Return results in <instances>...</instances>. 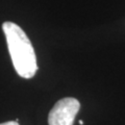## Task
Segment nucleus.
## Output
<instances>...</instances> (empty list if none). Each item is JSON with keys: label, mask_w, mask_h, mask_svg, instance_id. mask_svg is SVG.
I'll return each instance as SVG.
<instances>
[{"label": "nucleus", "mask_w": 125, "mask_h": 125, "mask_svg": "<svg viewBox=\"0 0 125 125\" xmlns=\"http://www.w3.org/2000/svg\"><path fill=\"white\" fill-rule=\"evenodd\" d=\"M0 125H19V123L16 122V121H9V122H4Z\"/></svg>", "instance_id": "obj_3"}, {"label": "nucleus", "mask_w": 125, "mask_h": 125, "mask_svg": "<svg viewBox=\"0 0 125 125\" xmlns=\"http://www.w3.org/2000/svg\"><path fill=\"white\" fill-rule=\"evenodd\" d=\"M80 108L79 101L72 97H66L54 104L48 115L49 125H73Z\"/></svg>", "instance_id": "obj_2"}, {"label": "nucleus", "mask_w": 125, "mask_h": 125, "mask_svg": "<svg viewBox=\"0 0 125 125\" xmlns=\"http://www.w3.org/2000/svg\"><path fill=\"white\" fill-rule=\"evenodd\" d=\"M2 30L16 72L26 79L33 77L38 70L37 57L27 34L19 25L10 21L2 24Z\"/></svg>", "instance_id": "obj_1"}]
</instances>
